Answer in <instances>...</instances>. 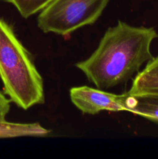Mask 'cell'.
Segmentation results:
<instances>
[{"label":"cell","mask_w":158,"mask_h":159,"mask_svg":"<svg viewBox=\"0 0 158 159\" xmlns=\"http://www.w3.org/2000/svg\"><path fill=\"white\" fill-rule=\"evenodd\" d=\"M0 79L11 102L28 110L45 102L43 82L12 26L0 18Z\"/></svg>","instance_id":"obj_2"},{"label":"cell","mask_w":158,"mask_h":159,"mask_svg":"<svg viewBox=\"0 0 158 159\" xmlns=\"http://www.w3.org/2000/svg\"><path fill=\"white\" fill-rule=\"evenodd\" d=\"M128 93L132 96H158V72L139 71L133 79Z\"/></svg>","instance_id":"obj_6"},{"label":"cell","mask_w":158,"mask_h":159,"mask_svg":"<svg viewBox=\"0 0 158 159\" xmlns=\"http://www.w3.org/2000/svg\"><path fill=\"white\" fill-rule=\"evenodd\" d=\"M70 98L80 111L90 115L102 111L131 112L133 102V97L128 93L118 95L88 86L71 89Z\"/></svg>","instance_id":"obj_4"},{"label":"cell","mask_w":158,"mask_h":159,"mask_svg":"<svg viewBox=\"0 0 158 159\" xmlns=\"http://www.w3.org/2000/svg\"><path fill=\"white\" fill-rule=\"evenodd\" d=\"M157 37L154 28L119 21L105 31L91 56L75 66L96 88H113L130 80L153 58L150 47Z\"/></svg>","instance_id":"obj_1"},{"label":"cell","mask_w":158,"mask_h":159,"mask_svg":"<svg viewBox=\"0 0 158 159\" xmlns=\"http://www.w3.org/2000/svg\"><path fill=\"white\" fill-rule=\"evenodd\" d=\"M109 0H53L37 17L43 33L66 36L85 26L94 24Z\"/></svg>","instance_id":"obj_3"},{"label":"cell","mask_w":158,"mask_h":159,"mask_svg":"<svg viewBox=\"0 0 158 159\" xmlns=\"http://www.w3.org/2000/svg\"><path fill=\"white\" fill-rule=\"evenodd\" d=\"M153 97H156V98H158V96H153Z\"/></svg>","instance_id":"obj_11"},{"label":"cell","mask_w":158,"mask_h":159,"mask_svg":"<svg viewBox=\"0 0 158 159\" xmlns=\"http://www.w3.org/2000/svg\"><path fill=\"white\" fill-rule=\"evenodd\" d=\"M143 70L149 72H158V56L153 57L152 60L147 62V65Z\"/></svg>","instance_id":"obj_10"},{"label":"cell","mask_w":158,"mask_h":159,"mask_svg":"<svg viewBox=\"0 0 158 159\" xmlns=\"http://www.w3.org/2000/svg\"><path fill=\"white\" fill-rule=\"evenodd\" d=\"M131 112L158 124V98L153 96H133Z\"/></svg>","instance_id":"obj_7"},{"label":"cell","mask_w":158,"mask_h":159,"mask_svg":"<svg viewBox=\"0 0 158 159\" xmlns=\"http://www.w3.org/2000/svg\"><path fill=\"white\" fill-rule=\"evenodd\" d=\"M53 0H6L15 6L22 17L27 19L41 12Z\"/></svg>","instance_id":"obj_8"},{"label":"cell","mask_w":158,"mask_h":159,"mask_svg":"<svg viewBox=\"0 0 158 159\" xmlns=\"http://www.w3.org/2000/svg\"><path fill=\"white\" fill-rule=\"evenodd\" d=\"M10 99L0 92V121L6 120V116L10 110Z\"/></svg>","instance_id":"obj_9"},{"label":"cell","mask_w":158,"mask_h":159,"mask_svg":"<svg viewBox=\"0 0 158 159\" xmlns=\"http://www.w3.org/2000/svg\"><path fill=\"white\" fill-rule=\"evenodd\" d=\"M50 130L39 123L20 124L8 121H0V138H12L20 137H45Z\"/></svg>","instance_id":"obj_5"}]
</instances>
